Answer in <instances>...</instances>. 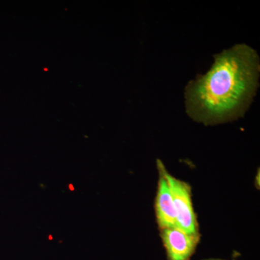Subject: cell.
Here are the masks:
<instances>
[{
    "label": "cell",
    "mask_w": 260,
    "mask_h": 260,
    "mask_svg": "<svg viewBox=\"0 0 260 260\" xmlns=\"http://www.w3.org/2000/svg\"><path fill=\"white\" fill-rule=\"evenodd\" d=\"M259 73V56L247 44L215 54L210 69L186 86V114L205 125L242 117L257 91Z\"/></svg>",
    "instance_id": "obj_1"
},
{
    "label": "cell",
    "mask_w": 260,
    "mask_h": 260,
    "mask_svg": "<svg viewBox=\"0 0 260 260\" xmlns=\"http://www.w3.org/2000/svg\"><path fill=\"white\" fill-rule=\"evenodd\" d=\"M157 164L161 169L169 184L175 209L177 228L186 234L198 235V223L191 203L190 188L186 183L171 175L160 160H157Z\"/></svg>",
    "instance_id": "obj_2"
},
{
    "label": "cell",
    "mask_w": 260,
    "mask_h": 260,
    "mask_svg": "<svg viewBox=\"0 0 260 260\" xmlns=\"http://www.w3.org/2000/svg\"><path fill=\"white\" fill-rule=\"evenodd\" d=\"M161 237L169 260H189L200 240V234H188L177 227L162 229Z\"/></svg>",
    "instance_id": "obj_3"
},
{
    "label": "cell",
    "mask_w": 260,
    "mask_h": 260,
    "mask_svg": "<svg viewBox=\"0 0 260 260\" xmlns=\"http://www.w3.org/2000/svg\"><path fill=\"white\" fill-rule=\"evenodd\" d=\"M157 166L160 174L158 193L155 200V212L158 225L160 230L168 228L177 227L175 209L169 184L162 174L161 169L158 164Z\"/></svg>",
    "instance_id": "obj_4"
}]
</instances>
